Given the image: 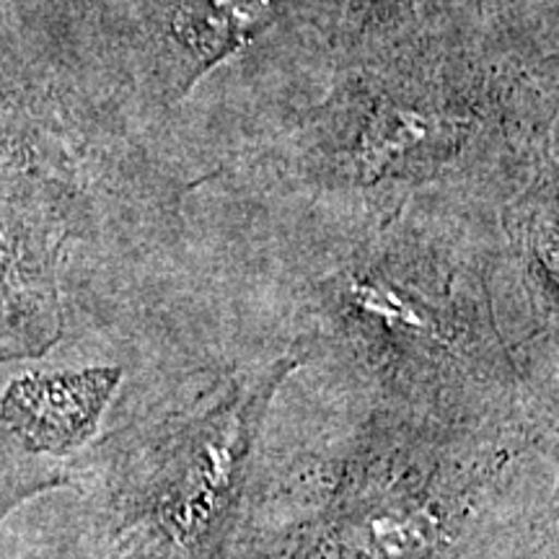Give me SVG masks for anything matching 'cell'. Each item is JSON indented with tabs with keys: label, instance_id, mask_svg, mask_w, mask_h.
<instances>
[{
	"label": "cell",
	"instance_id": "1",
	"mask_svg": "<svg viewBox=\"0 0 559 559\" xmlns=\"http://www.w3.org/2000/svg\"><path fill=\"white\" fill-rule=\"evenodd\" d=\"M313 309L389 409L474 430H510L523 370L508 345L492 275L402 247L326 270Z\"/></svg>",
	"mask_w": 559,
	"mask_h": 559
},
{
	"label": "cell",
	"instance_id": "2",
	"mask_svg": "<svg viewBox=\"0 0 559 559\" xmlns=\"http://www.w3.org/2000/svg\"><path fill=\"white\" fill-rule=\"evenodd\" d=\"M508 432L383 409L290 481L283 559H453L506 487Z\"/></svg>",
	"mask_w": 559,
	"mask_h": 559
},
{
	"label": "cell",
	"instance_id": "3",
	"mask_svg": "<svg viewBox=\"0 0 559 559\" xmlns=\"http://www.w3.org/2000/svg\"><path fill=\"white\" fill-rule=\"evenodd\" d=\"M300 366L298 355L254 362L124 453L111 508L128 559L226 557L272 400Z\"/></svg>",
	"mask_w": 559,
	"mask_h": 559
},
{
	"label": "cell",
	"instance_id": "4",
	"mask_svg": "<svg viewBox=\"0 0 559 559\" xmlns=\"http://www.w3.org/2000/svg\"><path fill=\"white\" fill-rule=\"evenodd\" d=\"M60 223L0 190V366L41 358L62 337Z\"/></svg>",
	"mask_w": 559,
	"mask_h": 559
},
{
	"label": "cell",
	"instance_id": "5",
	"mask_svg": "<svg viewBox=\"0 0 559 559\" xmlns=\"http://www.w3.org/2000/svg\"><path fill=\"white\" fill-rule=\"evenodd\" d=\"M120 383L117 366L26 373L5 386L0 419L26 451L68 456L96 436Z\"/></svg>",
	"mask_w": 559,
	"mask_h": 559
},
{
	"label": "cell",
	"instance_id": "6",
	"mask_svg": "<svg viewBox=\"0 0 559 559\" xmlns=\"http://www.w3.org/2000/svg\"><path fill=\"white\" fill-rule=\"evenodd\" d=\"M272 0H185L177 34L202 60H221L270 19Z\"/></svg>",
	"mask_w": 559,
	"mask_h": 559
},
{
	"label": "cell",
	"instance_id": "7",
	"mask_svg": "<svg viewBox=\"0 0 559 559\" xmlns=\"http://www.w3.org/2000/svg\"><path fill=\"white\" fill-rule=\"evenodd\" d=\"M75 485L66 472H13L0 474V523H3L19 506L37 495L52 492Z\"/></svg>",
	"mask_w": 559,
	"mask_h": 559
}]
</instances>
